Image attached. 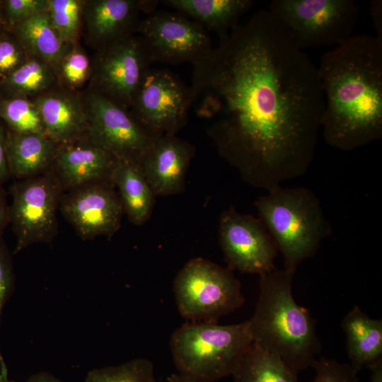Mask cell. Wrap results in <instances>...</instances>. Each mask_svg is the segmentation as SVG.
I'll use <instances>...</instances> for the list:
<instances>
[{
    "label": "cell",
    "mask_w": 382,
    "mask_h": 382,
    "mask_svg": "<svg viewBox=\"0 0 382 382\" xmlns=\"http://www.w3.org/2000/svg\"><path fill=\"white\" fill-rule=\"evenodd\" d=\"M194 64L191 108L220 154L269 191L309 168L324 96L316 66L262 9Z\"/></svg>",
    "instance_id": "obj_1"
},
{
    "label": "cell",
    "mask_w": 382,
    "mask_h": 382,
    "mask_svg": "<svg viewBox=\"0 0 382 382\" xmlns=\"http://www.w3.org/2000/svg\"><path fill=\"white\" fill-rule=\"evenodd\" d=\"M320 130L330 146L352 151L382 137V38L352 35L321 57Z\"/></svg>",
    "instance_id": "obj_2"
},
{
    "label": "cell",
    "mask_w": 382,
    "mask_h": 382,
    "mask_svg": "<svg viewBox=\"0 0 382 382\" xmlns=\"http://www.w3.org/2000/svg\"><path fill=\"white\" fill-rule=\"evenodd\" d=\"M294 273L284 268L260 276L258 301L248 323L253 342L297 374L312 366L321 345L310 311L293 297Z\"/></svg>",
    "instance_id": "obj_3"
},
{
    "label": "cell",
    "mask_w": 382,
    "mask_h": 382,
    "mask_svg": "<svg viewBox=\"0 0 382 382\" xmlns=\"http://www.w3.org/2000/svg\"><path fill=\"white\" fill-rule=\"evenodd\" d=\"M255 206L286 270L296 272L332 233L319 199L307 187L277 186L260 197Z\"/></svg>",
    "instance_id": "obj_4"
},
{
    "label": "cell",
    "mask_w": 382,
    "mask_h": 382,
    "mask_svg": "<svg viewBox=\"0 0 382 382\" xmlns=\"http://www.w3.org/2000/svg\"><path fill=\"white\" fill-rule=\"evenodd\" d=\"M252 343L248 320L226 325L187 321L172 334L170 348L178 374L214 382L233 374Z\"/></svg>",
    "instance_id": "obj_5"
},
{
    "label": "cell",
    "mask_w": 382,
    "mask_h": 382,
    "mask_svg": "<svg viewBox=\"0 0 382 382\" xmlns=\"http://www.w3.org/2000/svg\"><path fill=\"white\" fill-rule=\"evenodd\" d=\"M267 10L303 51L346 41L360 11L354 0H273Z\"/></svg>",
    "instance_id": "obj_6"
},
{
    "label": "cell",
    "mask_w": 382,
    "mask_h": 382,
    "mask_svg": "<svg viewBox=\"0 0 382 382\" xmlns=\"http://www.w3.org/2000/svg\"><path fill=\"white\" fill-rule=\"evenodd\" d=\"M179 313L188 322H212L244 303L241 285L230 269L196 257L179 271L173 283Z\"/></svg>",
    "instance_id": "obj_7"
},
{
    "label": "cell",
    "mask_w": 382,
    "mask_h": 382,
    "mask_svg": "<svg viewBox=\"0 0 382 382\" xmlns=\"http://www.w3.org/2000/svg\"><path fill=\"white\" fill-rule=\"evenodd\" d=\"M63 192L51 168L11 185L10 224L16 238L15 254L31 245L54 240Z\"/></svg>",
    "instance_id": "obj_8"
},
{
    "label": "cell",
    "mask_w": 382,
    "mask_h": 382,
    "mask_svg": "<svg viewBox=\"0 0 382 382\" xmlns=\"http://www.w3.org/2000/svg\"><path fill=\"white\" fill-rule=\"evenodd\" d=\"M86 118L83 139L117 159L140 163L156 139L126 109L85 88L81 91Z\"/></svg>",
    "instance_id": "obj_9"
},
{
    "label": "cell",
    "mask_w": 382,
    "mask_h": 382,
    "mask_svg": "<svg viewBox=\"0 0 382 382\" xmlns=\"http://www.w3.org/2000/svg\"><path fill=\"white\" fill-rule=\"evenodd\" d=\"M86 88L129 110L153 64L143 39L133 35L96 51Z\"/></svg>",
    "instance_id": "obj_10"
},
{
    "label": "cell",
    "mask_w": 382,
    "mask_h": 382,
    "mask_svg": "<svg viewBox=\"0 0 382 382\" xmlns=\"http://www.w3.org/2000/svg\"><path fill=\"white\" fill-rule=\"evenodd\" d=\"M137 35L143 39L153 63L193 65L213 50L208 30L176 11L148 15L141 20Z\"/></svg>",
    "instance_id": "obj_11"
},
{
    "label": "cell",
    "mask_w": 382,
    "mask_h": 382,
    "mask_svg": "<svg viewBox=\"0 0 382 382\" xmlns=\"http://www.w3.org/2000/svg\"><path fill=\"white\" fill-rule=\"evenodd\" d=\"M191 108L190 87L166 69H150L129 111L156 137L175 134L186 124Z\"/></svg>",
    "instance_id": "obj_12"
},
{
    "label": "cell",
    "mask_w": 382,
    "mask_h": 382,
    "mask_svg": "<svg viewBox=\"0 0 382 382\" xmlns=\"http://www.w3.org/2000/svg\"><path fill=\"white\" fill-rule=\"evenodd\" d=\"M219 239L228 269L260 276L276 269L278 250L259 218L231 207L221 216Z\"/></svg>",
    "instance_id": "obj_13"
},
{
    "label": "cell",
    "mask_w": 382,
    "mask_h": 382,
    "mask_svg": "<svg viewBox=\"0 0 382 382\" xmlns=\"http://www.w3.org/2000/svg\"><path fill=\"white\" fill-rule=\"evenodd\" d=\"M113 181L93 183L63 192L59 210L82 240L112 237L124 214Z\"/></svg>",
    "instance_id": "obj_14"
},
{
    "label": "cell",
    "mask_w": 382,
    "mask_h": 382,
    "mask_svg": "<svg viewBox=\"0 0 382 382\" xmlns=\"http://www.w3.org/2000/svg\"><path fill=\"white\" fill-rule=\"evenodd\" d=\"M157 1L84 0L81 34L95 52L136 35L140 14L156 11Z\"/></svg>",
    "instance_id": "obj_15"
},
{
    "label": "cell",
    "mask_w": 382,
    "mask_h": 382,
    "mask_svg": "<svg viewBox=\"0 0 382 382\" xmlns=\"http://www.w3.org/2000/svg\"><path fill=\"white\" fill-rule=\"evenodd\" d=\"M194 147L175 134L158 137L141 163L155 196L179 193L183 188Z\"/></svg>",
    "instance_id": "obj_16"
},
{
    "label": "cell",
    "mask_w": 382,
    "mask_h": 382,
    "mask_svg": "<svg viewBox=\"0 0 382 382\" xmlns=\"http://www.w3.org/2000/svg\"><path fill=\"white\" fill-rule=\"evenodd\" d=\"M117 161L110 153L85 139L63 146L51 170L64 192L102 181H112Z\"/></svg>",
    "instance_id": "obj_17"
},
{
    "label": "cell",
    "mask_w": 382,
    "mask_h": 382,
    "mask_svg": "<svg viewBox=\"0 0 382 382\" xmlns=\"http://www.w3.org/2000/svg\"><path fill=\"white\" fill-rule=\"evenodd\" d=\"M33 99L37 105L45 134L66 146L84 138L86 118L81 92L57 85Z\"/></svg>",
    "instance_id": "obj_18"
},
{
    "label": "cell",
    "mask_w": 382,
    "mask_h": 382,
    "mask_svg": "<svg viewBox=\"0 0 382 382\" xmlns=\"http://www.w3.org/2000/svg\"><path fill=\"white\" fill-rule=\"evenodd\" d=\"M63 146L38 132H16L6 128V154L11 178L24 180L49 170Z\"/></svg>",
    "instance_id": "obj_19"
},
{
    "label": "cell",
    "mask_w": 382,
    "mask_h": 382,
    "mask_svg": "<svg viewBox=\"0 0 382 382\" xmlns=\"http://www.w3.org/2000/svg\"><path fill=\"white\" fill-rule=\"evenodd\" d=\"M342 328L351 365L357 371L382 362V320L373 319L358 306L344 317Z\"/></svg>",
    "instance_id": "obj_20"
},
{
    "label": "cell",
    "mask_w": 382,
    "mask_h": 382,
    "mask_svg": "<svg viewBox=\"0 0 382 382\" xmlns=\"http://www.w3.org/2000/svg\"><path fill=\"white\" fill-rule=\"evenodd\" d=\"M163 4L195 20L220 37L240 23L254 5L251 0H165Z\"/></svg>",
    "instance_id": "obj_21"
},
{
    "label": "cell",
    "mask_w": 382,
    "mask_h": 382,
    "mask_svg": "<svg viewBox=\"0 0 382 382\" xmlns=\"http://www.w3.org/2000/svg\"><path fill=\"white\" fill-rule=\"evenodd\" d=\"M112 181L129 220L137 226L145 224L151 215L155 195L141 164L117 159Z\"/></svg>",
    "instance_id": "obj_22"
},
{
    "label": "cell",
    "mask_w": 382,
    "mask_h": 382,
    "mask_svg": "<svg viewBox=\"0 0 382 382\" xmlns=\"http://www.w3.org/2000/svg\"><path fill=\"white\" fill-rule=\"evenodd\" d=\"M9 31L30 56L42 59L55 71L66 44L52 26L47 11L23 21Z\"/></svg>",
    "instance_id": "obj_23"
},
{
    "label": "cell",
    "mask_w": 382,
    "mask_h": 382,
    "mask_svg": "<svg viewBox=\"0 0 382 382\" xmlns=\"http://www.w3.org/2000/svg\"><path fill=\"white\" fill-rule=\"evenodd\" d=\"M52 67L41 59L31 56L13 73L0 82V99L24 96L33 98L56 86Z\"/></svg>",
    "instance_id": "obj_24"
},
{
    "label": "cell",
    "mask_w": 382,
    "mask_h": 382,
    "mask_svg": "<svg viewBox=\"0 0 382 382\" xmlns=\"http://www.w3.org/2000/svg\"><path fill=\"white\" fill-rule=\"evenodd\" d=\"M279 357L253 342L231 374L233 382H298Z\"/></svg>",
    "instance_id": "obj_25"
},
{
    "label": "cell",
    "mask_w": 382,
    "mask_h": 382,
    "mask_svg": "<svg viewBox=\"0 0 382 382\" xmlns=\"http://www.w3.org/2000/svg\"><path fill=\"white\" fill-rule=\"evenodd\" d=\"M92 60L80 43L66 44L54 71L57 84L74 92L82 91L91 79Z\"/></svg>",
    "instance_id": "obj_26"
},
{
    "label": "cell",
    "mask_w": 382,
    "mask_h": 382,
    "mask_svg": "<svg viewBox=\"0 0 382 382\" xmlns=\"http://www.w3.org/2000/svg\"><path fill=\"white\" fill-rule=\"evenodd\" d=\"M0 120L16 132H45L39 110L33 99L17 96L0 99Z\"/></svg>",
    "instance_id": "obj_27"
},
{
    "label": "cell",
    "mask_w": 382,
    "mask_h": 382,
    "mask_svg": "<svg viewBox=\"0 0 382 382\" xmlns=\"http://www.w3.org/2000/svg\"><path fill=\"white\" fill-rule=\"evenodd\" d=\"M84 0H48L47 13L52 26L65 44L79 41Z\"/></svg>",
    "instance_id": "obj_28"
},
{
    "label": "cell",
    "mask_w": 382,
    "mask_h": 382,
    "mask_svg": "<svg viewBox=\"0 0 382 382\" xmlns=\"http://www.w3.org/2000/svg\"><path fill=\"white\" fill-rule=\"evenodd\" d=\"M84 382H159L155 377L153 363L137 358L117 366L94 369Z\"/></svg>",
    "instance_id": "obj_29"
},
{
    "label": "cell",
    "mask_w": 382,
    "mask_h": 382,
    "mask_svg": "<svg viewBox=\"0 0 382 382\" xmlns=\"http://www.w3.org/2000/svg\"><path fill=\"white\" fill-rule=\"evenodd\" d=\"M31 56L9 30L0 34V82L25 63Z\"/></svg>",
    "instance_id": "obj_30"
},
{
    "label": "cell",
    "mask_w": 382,
    "mask_h": 382,
    "mask_svg": "<svg viewBox=\"0 0 382 382\" xmlns=\"http://www.w3.org/2000/svg\"><path fill=\"white\" fill-rule=\"evenodd\" d=\"M4 21L7 30L23 21L45 12L48 0H0Z\"/></svg>",
    "instance_id": "obj_31"
},
{
    "label": "cell",
    "mask_w": 382,
    "mask_h": 382,
    "mask_svg": "<svg viewBox=\"0 0 382 382\" xmlns=\"http://www.w3.org/2000/svg\"><path fill=\"white\" fill-rule=\"evenodd\" d=\"M311 366L314 368L316 375L311 382H359L358 371L349 364L320 357Z\"/></svg>",
    "instance_id": "obj_32"
},
{
    "label": "cell",
    "mask_w": 382,
    "mask_h": 382,
    "mask_svg": "<svg viewBox=\"0 0 382 382\" xmlns=\"http://www.w3.org/2000/svg\"><path fill=\"white\" fill-rule=\"evenodd\" d=\"M15 285V274L11 254L3 238H0V321L4 306L11 296Z\"/></svg>",
    "instance_id": "obj_33"
},
{
    "label": "cell",
    "mask_w": 382,
    "mask_h": 382,
    "mask_svg": "<svg viewBox=\"0 0 382 382\" xmlns=\"http://www.w3.org/2000/svg\"><path fill=\"white\" fill-rule=\"evenodd\" d=\"M6 127L0 120V185L11 178L6 154Z\"/></svg>",
    "instance_id": "obj_34"
},
{
    "label": "cell",
    "mask_w": 382,
    "mask_h": 382,
    "mask_svg": "<svg viewBox=\"0 0 382 382\" xmlns=\"http://www.w3.org/2000/svg\"><path fill=\"white\" fill-rule=\"evenodd\" d=\"M10 224V205L6 199V192L0 185V238L3 237V233Z\"/></svg>",
    "instance_id": "obj_35"
},
{
    "label": "cell",
    "mask_w": 382,
    "mask_h": 382,
    "mask_svg": "<svg viewBox=\"0 0 382 382\" xmlns=\"http://www.w3.org/2000/svg\"><path fill=\"white\" fill-rule=\"evenodd\" d=\"M370 11L374 27L376 31V37L382 38V3L374 0L370 4Z\"/></svg>",
    "instance_id": "obj_36"
},
{
    "label": "cell",
    "mask_w": 382,
    "mask_h": 382,
    "mask_svg": "<svg viewBox=\"0 0 382 382\" xmlns=\"http://www.w3.org/2000/svg\"><path fill=\"white\" fill-rule=\"evenodd\" d=\"M26 382H62L46 372H40L31 376Z\"/></svg>",
    "instance_id": "obj_37"
},
{
    "label": "cell",
    "mask_w": 382,
    "mask_h": 382,
    "mask_svg": "<svg viewBox=\"0 0 382 382\" xmlns=\"http://www.w3.org/2000/svg\"><path fill=\"white\" fill-rule=\"evenodd\" d=\"M166 382H206V381L195 380V379L183 376L177 373V374H173L170 375L167 378Z\"/></svg>",
    "instance_id": "obj_38"
},
{
    "label": "cell",
    "mask_w": 382,
    "mask_h": 382,
    "mask_svg": "<svg viewBox=\"0 0 382 382\" xmlns=\"http://www.w3.org/2000/svg\"><path fill=\"white\" fill-rule=\"evenodd\" d=\"M372 371L371 382H382V362L371 369Z\"/></svg>",
    "instance_id": "obj_39"
},
{
    "label": "cell",
    "mask_w": 382,
    "mask_h": 382,
    "mask_svg": "<svg viewBox=\"0 0 382 382\" xmlns=\"http://www.w3.org/2000/svg\"><path fill=\"white\" fill-rule=\"evenodd\" d=\"M0 382H14L9 379L8 376V370L4 363L3 357L0 353Z\"/></svg>",
    "instance_id": "obj_40"
},
{
    "label": "cell",
    "mask_w": 382,
    "mask_h": 382,
    "mask_svg": "<svg viewBox=\"0 0 382 382\" xmlns=\"http://www.w3.org/2000/svg\"><path fill=\"white\" fill-rule=\"evenodd\" d=\"M6 26L4 21L2 12H1V3H0V34L2 33L4 30H6Z\"/></svg>",
    "instance_id": "obj_41"
}]
</instances>
